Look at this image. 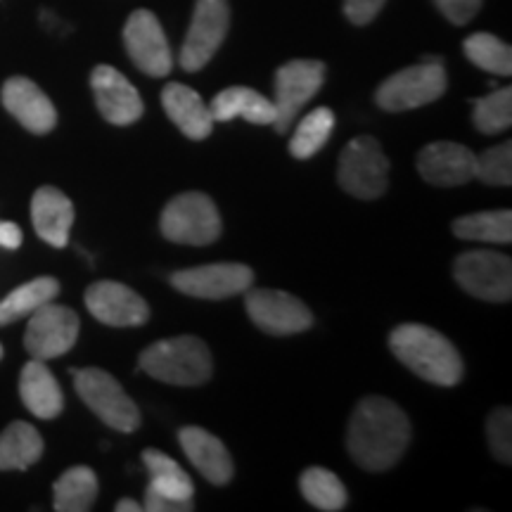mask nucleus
<instances>
[{
  "label": "nucleus",
  "instance_id": "f257e3e1",
  "mask_svg": "<svg viewBox=\"0 0 512 512\" xmlns=\"http://www.w3.org/2000/svg\"><path fill=\"white\" fill-rule=\"evenodd\" d=\"M411 444L408 415L384 396H368L349 420L347 448L363 470L384 472L394 467Z\"/></svg>",
  "mask_w": 512,
  "mask_h": 512
},
{
  "label": "nucleus",
  "instance_id": "f03ea898",
  "mask_svg": "<svg viewBox=\"0 0 512 512\" xmlns=\"http://www.w3.org/2000/svg\"><path fill=\"white\" fill-rule=\"evenodd\" d=\"M394 356L425 382L439 387H453L463 380V358L441 332L427 325H399L389 335Z\"/></svg>",
  "mask_w": 512,
  "mask_h": 512
},
{
  "label": "nucleus",
  "instance_id": "7ed1b4c3",
  "mask_svg": "<svg viewBox=\"0 0 512 512\" xmlns=\"http://www.w3.org/2000/svg\"><path fill=\"white\" fill-rule=\"evenodd\" d=\"M140 370L159 382L197 387L214 373L209 347L195 335H181L150 344L140 354Z\"/></svg>",
  "mask_w": 512,
  "mask_h": 512
},
{
  "label": "nucleus",
  "instance_id": "20e7f679",
  "mask_svg": "<svg viewBox=\"0 0 512 512\" xmlns=\"http://www.w3.org/2000/svg\"><path fill=\"white\" fill-rule=\"evenodd\" d=\"M446 67L439 57H422L420 64L401 69L377 88L375 100L387 112L418 110L446 93Z\"/></svg>",
  "mask_w": 512,
  "mask_h": 512
},
{
  "label": "nucleus",
  "instance_id": "39448f33",
  "mask_svg": "<svg viewBox=\"0 0 512 512\" xmlns=\"http://www.w3.org/2000/svg\"><path fill=\"white\" fill-rule=\"evenodd\" d=\"M166 240L178 245L204 247L219 240L221 214L204 192H183L166 204L159 219Z\"/></svg>",
  "mask_w": 512,
  "mask_h": 512
},
{
  "label": "nucleus",
  "instance_id": "423d86ee",
  "mask_svg": "<svg viewBox=\"0 0 512 512\" xmlns=\"http://www.w3.org/2000/svg\"><path fill=\"white\" fill-rule=\"evenodd\" d=\"M74 387L107 427L117 432H136L140 427V411L136 401L124 392V387L110 373L100 368L74 370Z\"/></svg>",
  "mask_w": 512,
  "mask_h": 512
},
{
  "label": "nucleus",
  "instance_id": "0eeeda50",
  "mask_svg": "<svg viewBox=\"0 0 512 512\" xmlns=\"http://www.w3.org/2000/svg\"><path fill=\"white\" fill-rule=\"evenodd\" d=\"M337 181L358 200L382 197L389 185V159L380 143L370 136L351 140L339 157Z\"/></svg>",
  "mask_w": 512,
  "mask_h": 512
},
{
  "label": "nucleus",
  "instance_id": "6e6552de",
  "mask_svg": "<svg viewBox=\"0 0 512 512\" xmlns=\"http://www.w3.org/2000/svg\"><path fill=\"white\" fill-rule=\"evenodd\" d=\"M453 275L467 294L484 299V302L503 304L512 299L510 256L489 252V249L465 252L453 264Z\"/></svg>",
  "mask_w": 512,
  "mask_h": 512
},
{
  "label": "nucleus",
  "instance_id": "1a4fd4ad",
  "mask_svg": "<svg viewBox=\"0 0 512 512\" xmlns=\"http://www.w3.org/2000/svg\"><path fill=\"white\" fill-rule=\"evenodd\" d=\"M325 81V64L318 60H292L275 72V131H290L294 117Z\"/></svg>",
  "mask_w": 512,
  "mask_h": 512
},
{
  "label": "nucleus",
  "instance_id": "9d476101",
  "mask_svg": "<svg viewBox=\"0 0 512 512\" xmlns=\"http://www.w3.org/2000/svg\"><path fill=\"white\" fill-rule=\"evenodd\" d=\"M230 27L228 0H197L192 22L181 48V67L185 72H200L207 67Z\"/></svg>",
  "mask_w": 512,
  "mask_h": 512
},
{
  "label": "nucleus",
  "instance_id": "9b49d317",
  "mask_svg": "<svg viewBox=\"0 0 512 512\" xmlns=\"http://www.w3.org/2000/svg\"><path fill=\"white\" fill-rule=\"evenodd\" d=\"M79 330V316L69 306L48 302L29 316L24 347H27L31 358L50 361V358L67 354L74 347Z\"/></svg>",
  "mask_w": 512,
  "mask_h": 512
},
{
  "label": "nucleus",
  "instance_id": "f8f14e48",
  "mask_svg": "<svg viewBox=\"0 0 512 512\" xmlns=\"http://www.w3.org/2000/svg\"><path fill=\"white\" fill-rule=\"evenodd\" d=\"M124 46L133 64L147 76H169L174 67V55H171L166 34L150 10H136L128 17L124 27Z\"/></svg>",
  "mask_w": 512,
  "mask_h": 512
},
{
  "label": "nucleus",
  "instance_id": "ddd939ff",
  "mask_svg": "<svg viewBox=\"0 0 512 512\" xmlns=\"http://www.w3.org/2000/svg\"><path fill=\"white\" fill-rule=\"evenodd\" d=\"M245 306L249 318L268 335H297L313 325V313L302 299L280 290H252L249 287Z\"/></svg>",
  "mask_w": 512,
  "mask_h": 512
},
{
  "label": "nucleus",
  "instance_id": "4468645a",
  "mask_svg": "<svg viewBox=\"0 0 512 512\" xmlns=\"http://www.w3.org/2000/svg\"><path fill=\"white\" fill-rule=\"evenodd\" d=\"M254 283V271L245 264H207L171 275L178 292L197 299H230L245 294Z\"/></svg>",
  "mask_w": 512,
  "mask_h": 512
},
{
  "label": "nucleus",
  "instance_id": "2eb2a0df",
  "mask_svg": "<svg viewBox=\"0 0 512 512\" xmlns=\"http://www.w3.org/2000/svg\"><path fill=\"white\" fill-rule=\"evenodd\" d=\"M95 105L114 126H131L143 117L145 105L131 81L110 64H98L91 74Z\"/></svg>",
  "mask_w": 512,
  "mask_h": 512
},
{
  "label": "nucleus",
  "instance_id": "dca6fc26",
  "mask_svg": "<svg viewBox=\"0 0 512 512\" xmlns=\"http://www.w3.org/2000/svg\"><path fill=\"white\" fill-rule=\"evenodd\" d=\"M86 306L100 323L112 328H138L150 318V306L131 287L114 283V280H100L86 290Z\"/></svg>",
  "mask_w": 512,
  "mask_h": 512
},
{
  "label": "nucleus",
  "instance_id": "f3484780",
  "mask_svg": "<svg viewBox=\"0 0 512 512\" xmlns=\"http://www.w3.org/2000/svg\"><path fill=\"white\" fill-rule=\"evenodd\" d=\"M477 155L470 147L451 143V140H437L430 143L418 155V171L427 183L439 188H456L475 178Z\"/></svg>",
  "mask_w": 512,
  "mask_h": 512
},
{
  "label": "nucleus",
  "instance_id": "a211bd4d",
  "mask_svg": "<svg viewBox=\"0 0 512 512\" xmlns=\"http://www.w3.org/2000/svg\"><path fill=\"white\" fill-rule=\"evenodd\" d=\"M3 98L5 110L15 117L27 131L36 136H46L57 124V110L50 98L31 79L24 76H12L3 83Z\"/></svg>",
  "mask_w": 512,
  "mask_h": 512
},
{
  "label": "nucleus",
  "instance_id": "6ab92c4d",
  "mask_svg": "<svg viewBox=\"0 0 512 512\" xmlns=\"http://www.w3.org/2000/svg\"><path fill=\"white\" fill-rule=\"evenodd\" d=\"M178 441H181L183 453L188 456L192 465L200 470V475L207 482L216 486H226L233 479L235 465L230 458L228 448L223 446V441L214 434L204 430V427H183L178 432Z\"/></svg>",
  "mask_w": 512,
  "mask_h": 512
},
{
  "label": "nucleus",
  "instance_id": "aec40b11",
  "mask_svg": "<svg viewBox=\"0 0 512 512\" xmlns=\"http://www.w3.org/2000/svg\"><path fill=\"white\" fill-rule=\"evenodd\" d=\"M162 105L178 131L190 140H204L214 131V117L202 95L183 83H169L162 91Z\"/></svg>",
  "mask_w": 512,
  "mask_h": 512
},
{
  "label": "nucleus",
  "instance_id": "412c9836",
  "mask_svg": "<svg viewBox=\"0 0 512 512\" xmlns=\"http://www.w3.org/2000/svg\"><path fill=\"white\" fill-rule=\"evenodd\" d=\"M31 221L38 238L57 249L67 247L69 230L74 223V204L57 188H38L31 200Z\"/></svg>",
  "mask_w": 512,
  "mask_h": 512
},
{
  "label": "nucleus",
  "instance_id": "4be33fe9",
  "mask_svg": "<svg viewBox=\"0 0 512 512\" xmlns=\"http://www.w3.org/2000/svg\"><path fill=\"white\" fill-rule=\"evenodd\" d=\"M19 396H22L29 413H34L41 420L57 418L64 408V394L60 384H57L55 375L48 370L46 361H38V358H31L27 366L22 368Z\"/></svg>",
  "mask_w": 512,
  "mask_h": 512
},
{
  "label": "nucleus",
  "instance_id": "5701e85b",
  "mask_svg": "<svg viewBox=\"0 0 512 512\" xmlns=\"http://www.w3.org/2000/svg\"><path fill=\"white\" fill-rule=\"evenodd\" d=\"M209 110L214 121H230L242 117L249 121V124L256 126L275 124L273 100H268L266 95L256 93L252 88L245 86H233L221 91L214 100H211Z\"/></svg>",
  "mask_w": 512,
  "mask_h": 512
},
{
  "label": "nucleus",
  "instance_id": "b1692460",
  "mask_svg": "<svg viewBox=\"0 0 512 512\" xmlns=\"http://www.w3.org/2000/svg\"><path fill=\"white\" fill-rule=\"evenodd\" d=\"M143 463L150 472V489L155 494L169 498L174 503H192L195 484L174 458H169L162 451H155V448H147L143 453Z\"/></svg>",
  "mask_w": 512,
  "mask_h": 512
},
{
  "label": "nucleus",
  "instance_id": "393cba45",
  "mask_svg": "<svg viewBox=\"0 0 512 512\" xmlns=\"http://www.w3.org/2000/svg\"><path fill=\"white\" fill-rule=\"evenodd\" d=\"M43 456V437L29 422H12L0 432V470H29Z\"/></svg>",
  "mask_w": 512,
  "mask_h": 512
},
{
  "label": "nucleus",
  "instance_id": "a878e982",
  "mask_svg": "<svg viewBox=\"0 0 512 512\" xmlns=\"http://www.w3.org/2000/svg\"><path fill=\"white\" fill-rule=\"evenodd\" d=\"M98 477L91 467L76 465L53 486V508L57 512H88L98 498Z\"/></svg>",
  "mask_w": 512,
  "mask_h": 512
},
{
  "label": "nucleus",
  "instance_id": "bb28decb",
  "mask_svg": "<svg viewBox=\"0 0 512 512\" xmlns=\"http://www.w3.org/2000/svg\"><path fill=\"white\" fill-rule=\"evenodd\" d=\"M451 230L460 240L508 245V242H512V211H477V214L460 216V219L453 221Z\"/></svg>",
  "mask_w": 512,
  "mask_h": 512
},
{
  "label": "nucleus",
  "instance_id": "cd10ccee",
  "mask_svg": "<svg viewBox=\"0 0 512 512\" xmlns=\"http://www.w3.org/2000/svg\"><path fill=\"white\" fill-rule=\"evenodd\" d=\"M57 294H60V283L50 278V275H43V278H36L27 285L17 287L0 302V325H10L19 318L31 316L43 304L55 302Z\"/></svg>",
  "mask_w": 512,
  "mask_h": 512
},
{
  "label": "nucleus",
  "instance_id": "c85d7f7f",
  "mask_svg": "<svg viewBox=\"0 0 512 512\" xmlns=\"http://www.w3.org/2000/svg\"><path fill=\"white\" fill-rule=\"evenodd\" d=\"M332 131H335V112L328 107H316V110L306 114L302 124L294 131L290 140V155L294 159H311L328 143Z\"/></svg>",
  "mask_w": 512,
  "mask_h": 512
},
{
  "label": "nucleus",
  "instance_id": "c756f323",
  "mask_svg": "<svg viewBox=\"0 0 512 512\" xmlns=\"http://www.w3.org/2000/svg\"><path fill=\"white\" fill-rule=\"evenodd\" d=\"M302 494L313 508L325 512L344 510L349 501L347 489H344L342 479L335 472L325 470V467H309L302 475Z\"/></svg>",
  "mask_w": 512,
  "mask_h": 512
},
{
  "label": "nucleus",
  "instance_id": "7c9ffc66",
  "mask_svg": "<svg viewBox=\"0 0 512 512\" xmlns=\"http://www.w3.org/2000/svg\"><path fill=\"white\" fill-rule=\"evenodd\" d=\"M465 57L475 67L484 69V72L496 74V76H510L512 74V50L508 43H503L501 38L494 34H472L465 38L463 43Z\"/></svg>",
  "mask_w": 512,
  "mask_h": 512
},
{
  "label": "nucleus",
  "instance_id": "2f4dec72",
  "mask_svg": "<svg viewBox=\"0 0 512 512\" xmlns=\"http://www.w3.org/2000/svg\"><path fill=\"white\" fill-rule=\"evenodd\" d=\"M475 126L484 136H496V133L508 131L512 126V91L510 88H498L486 98L475 100Z\"/></svg>",
  "mask_w": 512,
  "mask_h": 512
},
{
  "label": "nucleus",
  "instance_id": "473e14b6",
  "mask_svg": "<svg viewBox=\"0 0 512 512\" xmlns=\"http://www.w3.org/2000/svg\"><path fill=\"white\" fill-rule=\"evenodd\" d=\"M475 178L486 185H512V145H496L477 157Z\"/></svg>",
  "mask_w": 512,
  "mask_h": 512
},
{
  "label": "nucleus",
  "instance_id": "72a5a7b5",
  "mask_svg": "<svg viewBox=\"0 0 512 512\" xmlns=\"http://www.w3.org/2000/svg\"><path fill=\"white\" fill-rule=\"evenodd\" d=\"M486 437H489L491 453L501 460L510 463L512 460V413L510 408H496L486 420Z\"/></svg>",
  "mask_w": 512,
  "mask_h": 512
},
{
  "label": "nucleus",
  "instance_id": "f704fd0d",
  "mask_svg": "<svg viewBox=\"0 0 512 512\" xmlns=\"http://www.w3.org/2000/svg\"><path fill=\"white\" fill-rule=\"evenodd\" d=\"M434 3H437L441 15L451 24H456V27L470 22L479 8H482V0H434Z\"/></svg>",
  "mask_w": 512,
  "mask_h": 512
},
{
  "label": "nucleus",
  "instance_id": "c9c22d12",
  "mask_svg": "<svg viewBox=\"0 0 512 512\" xmlns=\"http://www.w3.org/2000/svg\"><path fill=\"white\" fill-rule=\"evenodd\" d=\"M384 3L387 0H344V15H347L351 24L363 27V24H370L380 15Z\"/></svg>",
  "mask_w": 512,
  "mask_h": 512
},
{
  "label": "nucleus",
  "instance_id": "e433bc0d",
  "mask_svg": "<svg viewBox=\"0 0 512 512\" xmlns=\"http://www.w3.org/2000/svg\"><path fill=\"white\" fill-rule=\"evenodd\" d=\"M143 510H147V512H188V510H192V503H174V501H169V498L155 494V491L147 486Z\"/></svg>",
  "mask_w": 512,
  "mask_h": 512
},
{
  "label": "nucleus",
  "instance_id": "4c0bfd02",
  "mask_svg": "<svg viewBox=\"0 0 512 512\" xmlns=\"http://www.w3.org/2000/svg\"><path fill=\"white\" fill-rule=\"evenodd\" d=\"M19 245H22V230H19L17 223L0 221V247L17 249Z\"/></svg>",
  "mask_w": 512,
  "mask_h": 512
},
{
  "label": "nucleus",
  "instance_id": "58836bf2",
  "mask_svg": "<svg viewBox=\"0 0 512 512\" xmlns=\"http://www.w3.org/2000/svg\"><path fill=\"white\" fill-rule=\"evenodd\" d=\"M143 510V503L131 501V498H124V501L117 503V512H140Z\"/></svg>",
  "mask_w": 512,
  "mask_h": 512
},
{
  "label": "nucleus",
  "instance_id": "ea45409f",
  "mask_svg": "<svg viewBox=\"0 0 512 512\" xmlns=\"http://www.w3.org/2000/svg\"><path fill=\"white\" fill-rule=\"evenodd\" d=\"M0 358H3V347H0Z\"/></svg>",
  "mask_w": 512,
  "mask_h": 512
}]
</instances>
